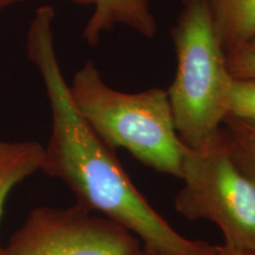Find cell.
<instances>
[{"mask_svg": "<svg viewBox=\"0 0 255 255\" xmlns=\"http://www.w3.org/2000/svg\"><path fill=\"white\" fill-rule=\"evenodd\" d=\"M141 241L76 203L39 207L28 214L0 255H142Z\"/></svg>", "mask_w": 255, "mask_h": 255, "instance_id": "obj_5", "label": "cell"}, {"mask_svg": "<svg viewBox=\"0 0 255 255\" xmlns=\"http://www.w3.org/2000/svg\"><path fill=\"white\" fill-rule=\"evenodd\" d=\"M226 65L233 78L255 79V38L226 52Z\"/></svg>", "mask_w": 255, "mask_h": 255, "instance_id": "obj_11", "label": "cell"}, {"mask_svg": "<svg viewBox=\"0 0 255 255\" xmlns=\"http://www.w3.org/2000/svg\"><path fill=\"white\" fill-rule=\"evenodd\" d=\"M227 116L255 126V79L232 78L226 97Z\"/></svg>", "mask_w": 255, "mask_h": 255, "instance_id": "obj_10", "label": "cell"}, {"mask_svg": "<svg viewBox=\"0 0 255 255\" xmlns=\"http://www.w3.org/2000/svg\"><path fill=\"white\" fill-rule=\"evenodd\" d=\"M26 51L43 79L52 116L40 170L65 183L77 205L135 235L151 255H219L221 246L175 231L139 193L113 149L85 122L60 70L50 25L38 24L27 31Z\"/></svg>", "mask_w": 255, "mask_h": 255, "instance_id": "obj_1", "label": "cell"}, {"mask_svg": "<svg viewBox=\"0 0 255 255\" xmlns=\"http://www.w3.org/2000/svg\"><path fill=\"white\" fill-rule=\"evenodd\" d=\"M221 136L234 163L255 184V126L227 116Z\"/></svg>", "mask_w": 255, "mask_h": 255, "instance_id": "obj_9", "label": "cell"}, {"mask_svg": "<svg viewBox=\"0 0 255 255\" xmlns=\"http://www.w3.org/2000/svg\"><path fill=\"white\" fill-rule=\"evenodd\" d=\"M44 145L36 141L0 139V220L5 201L18 183L40 170Z\"/></svg>", "mask_w": 255, "mask_h": 255, "instance_id": "obj_7", "label": "cell"}, {"mask_svg": "<svg viewBox=\"0 0 255 255\" xmlns=\"http://www.w3.org/2000/svg\"><path fill=\"white\" fill-rule=\"evenodd\" d=\"M183 4L171 31L177 70L167 94L178 137L188 149L200 151L221 136L233 77L208 0H183Z\"/></svg>", "mask_w": 255, "mask_h": 255, "instance_id": "obj_3", "label": "cell"}, {"mask_svg": "<svg viewBox=\"0 0 255 255\" xmlns=\"http://www.w3.org/2000/svg\"><path fill=\"white\" fill-rule=\"evenodd\" d=\"M180 180L183 187L174 201L178 214L218 226L223 247L255 250V184L234 163L222 136L205 150L187 149Z\"/></svg>", "mask_w": 255, "mask_h": 255, "instance_id": "obj_4", "label": "cell"}, {"mask_svg": "<svg viewBox=\"0 0 255 255\" xmlns=\"http://www.w3.org/2000/svg\"><path fill=\"white\" fill-rule=\"evenodd\" d=\"M25 0H0V12L5 11L6 8L12 7V6L23 2Z\"/></svg>", "mask_w": 255, "mask_h": 255, "instance_id": "obj_13", "label": "cell"}, {"mask_svg": "<svg viewBox=\"0 0 255 255\" xmlns=\"http://www.w3.org/2000/svg\"><path fill=\"white\" fill-rule=\"evenodd\" d=\"M79 5L94 7L85 25L83 38L89 45L100 43L102 34L123 25L145 38H154L157 23L151 13L149 0H72Z\"/></svg>", "mask_w": 255, "mask_h": 255, "instance_id": "obj_6", "label": "cell"}, {"mask_svg": "<svg viewBox=\"0 0 255 255\" xmlns=\"http://www.w3.org/2000/svg\"><path fill=\"white\" fill-rule=\"evenodd\" d=\"M220 43L228 52L255 38V0H208Z\"/></svg>", "mask_w": 255, "mask_h": 255, "instance_id": "obj_8", "label": "cell"}, {"mask_svg": "<svg viewBox=\"0 0 255 255\" xmlns=\"http://www.w3.org/2000/svg\"><path fill=\"white\" fill-rule=\"evenodd\" d=\"M142 255H151L150 253H148V252H146L144 248H143V253H142Z\"/></svg>", "mask_w": 255, "mask_h": 255, "instance_id": "obj_14", "label": "cell"}, {"mask_svg": "<svg viewBox=\"0 0 255 255\" xmlns=\"http://www.w3.org/2000/svg\"><path fill=\"white\" fill-rule=\"evenodd\" d=\"M219 255H255V250L237 251V250H231V248L221 246V251H220Z\"/></svg>", "mask_w": 255, "mask_h": 255, "instance_id": "obj_12", "label": "cell"}, {"mask_svg": "<svg viewBox=\"0 0 255 255\" xmlns=\"http://www.w3.org/2000/svg\"><path fill=\"white\" fill-rule=\"evenodd\" d=\"M69 88L79 114L105 145L126 149L152 170L181 178L188 148L175 129L167 91L115 90L91 60L75 73Z\"/></svg>", "mask_w": 255, "mask_h": 255, "instance_id": "obj_2", "label": "cell"}]
</instances>
